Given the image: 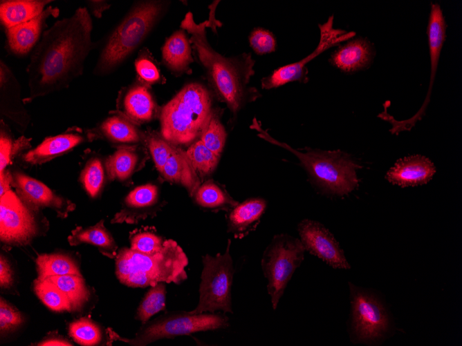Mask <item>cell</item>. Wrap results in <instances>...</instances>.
Instances as JSON below:
<instances>
[{"label": "cell", "instance_id": "21", "mask_svg": "<svg viewBox=\"0 0 462 346\" xmlns=\"http://www.w3.org/2000/svg\"><path fill=\"white\" fill-rule=\"evenodd\" d=\"M59 9L48 6L40 15L22 23L5 30L6 48L17 56H24L36 46L40 40L46 21L50 17H57Z\"/></svg>", "mask_w": 462, "mask_h": 346}, {"label": "cell", "instance_id": "18", "mask_svg": "<svg viewBox=\"0 0 462 346\" xmlns=\"http://www.w3.org/2000/svg\"><path fill=\"white\" fill-rule=\"evenodd\" d=\"M92 141L89 129L73 126L61 134L44 139L19 157L26 165H40L64 155L84 142Z\"/></svg>", "mask_w": 462, "mask_h": 346}, {"label": "cell", "instance_id": "31", "mask_svg": "<svg viewBox=\"0 0 462 346\" xmlns=\"http://www.w3.org/2000/svg\"><path fill=\"white\" fill-rule=\"evenodd\" d=\"M46 279L54 284L66 296L71 304L72 311H80L89 300L90 293L82 276H51Z\"/></svg>", "mask_w": 462, "mask_h": 346}, {"label": "cell", "instance_id": "11", "mask_svg": "<svg viewBox=\"0 0 462 346\" xmlns=\"http://www.w3.org/2000/svg\"><path fill=\"white\" fill-rule=\"evenodd\" d=\"M351 329L358 342H374L387 332L389 318L383 305L373 296L349 284Z\"/></svg>", "mask_w": 462, "mask_h": 346}, {"label": "cell", "instance_id": "23", "mask_svg": "<svg viewBox=\"0 0 462 346\" xmlns=\"http://www.w3.org/2000/svg\"><path fill=\"white\" fill-rule=\"evenodd\" d=\"M148 158L146 146L118 148L104 162L107 177L126 182L145 166Z\"/></svg>", "mask_w": 462, "mask_h": 346}, {"label": "cell", "instance_id": "35", "mask_svg": "<svg viewBox=\"0 0 462 346\" xmlns=\"http://www.w3.org/2000/svg\"><path fill=\"white\" fill-rule=\"evenodd\" d=\"M221 110L212 108L199 140L216 155L221 156L226 141V131L221 122Z\"/></svg>", "mask_w": 462, "mask_h": 346}, {"label": "cell", "instance_id": "33", "mask_svg": "<svg viewBox=\"0 0 462 346\" xmlns=\"http://www.w3.org/2000/svg\"><path fill=\"white\" fill-rule=\"evenodd\" d=\"M30 148V139L24 135L14 139L8 126L1 119L0 172L7 169L17 157H20Z\"/></svg>", "mask_w": 462, "mask_h": 346}, {"label": "cell", "instance_id": "8", "mask_svg": "<svg viewBox=\"0 0 462 346\" xmlns=\"http://www.w3.org/2000/svg\"><path fill=\"white\" fill-rule=\"evenodd\" d=\"M305 249L300 240L288 234L274 236L264 251L261 265L268 280L267 291L276 309L287 285L303 259Z\"/></svg>", "mask_w": 462, "mask_h": 346}, {"label": "cell", "instance_id": "16", "mask_svg": "<svg viewBox=\"0 0 462 346\" xmlns=\"http://www.w3.org/2000/svg\"><path fill=\"white\" fill-rule=\"evenodd\" d=\"M160 189L154 183H147L131 191L123 199L120 210L112 218V224H137L154 218L165 205Z\"/></svg>", "mask_w": 462, "mask_h": 346}, {"label": "cell", "instance_id": "45", "mask_svg": "<svg viewBox=\"0 0 462 346\" xmlns=\"http://www.w3.org/2000/svg\"><path fill=\"white\" fill-rule=\"evenodd\" d=\"M13 272L8 260L2 255L0 257V286L10 289L13 285Z\"/></svg>", "mask_w": 462, "mask_h": 346}, {"label": "cell", "instance_id": "22", "mask_svg": "<svg viewBox=\"0 0 462 346\" xmlns=\"http://www.w3.org/2000/svg\"><path fill=\"white\" fill-rule=\"evenodd\" d=\"M436 173V167L427 157L414 155L399 159L387 171L385 178L402 187L427 183Z\"/></svg>", "mask_w": 462, "mask_h": 346}, {"label": "cell", "instance_id": "30", "mask_svg": "<svg viewBox=\"0 0 462 346\" xmlns=\"http://www.w3.org/2000/svg\"><path fill=\"white\" fill-rule=\"evenodd\" d=\"M192 198L198 206L215 211H229L239 203L223 186L212 180L201 184Z\"/></svg>", "mask_w": 462, "mask_h": 346}, {"label": "cell", "instance_id": "27", "mask_svg": "<svg viewBox=\"0 0 462 346\" xmlns=\"http://www.w3.org/2000/svg\"><path fill=\"white\" fill-rule=\"evenodd\" d=\"M190 41L184 30L174 32L162 48V59L165 66L175 75L192 73L193 62Z\"/></svg>", "mask_w": 462, "mask_h": 346}, {"label": "cell", "instance_id": "2", "mask_svg": "<svg viewBox=\"0 0 462 346\" xmlns=\"http://www.w3.org/2000/svg\"><path fill=\"white\" fill-rule=\"evenodd\" d=\"M207 21L197 24L191 12L187 13L181 27L192 36L198 59L203 66L210 87L214 96L224 102L230 113V122H234L239 110L247 102L260 96L254 87H249L250 80L255 74V61L250 53H243L233 57H226L214 50L207 41L205 27Z\"/></svg>", "mask_w": 462, "mask_h": 346}, {"label": "cell", "instance_id": "39", "mask_svg": "<svg viewBox=\"0 0 462 346\" xmlns=\"http://www.w3.org/2000/svg\"><path fill=\"white\" fill-rule=\"evenodd\" d=\"M134 64L138 79L147 85L165 82V78L161 75L156 61L147 49L140 51Z\"/></svg>", "mask_w": 462, "mask_h": 346}, {"label": "cell", "instance_id": "12", "mask_svg": "<svg viewBox=\"0 0 462 346\" xmlns=\"http://www.w3.org/2000/svg\"><path fill=\"white\" fill-rule=\"evenodd\" d=\"M333 15L329 17L323 24H319L320 41L315 49L302 60L280 67L261 79L263 89H272L291 81L306 83L308 81V69L306 64L323 51L355 36V32H346L335 29L333 26Z\"/></svg>", "mask_w": 462, "mask_h": 346}, {"label": "cell", "instance_id": "6", "mask_svg": "<svg viewBox=\"0 0 462 346\" xmlns=\"http://www.w3.org/2000/svg\"><path fill=\"white\" fill-rule=\"evenodd\" d=\"M251 128L263 140L293 153L307 171L313 182L325 192L336 195L349 194L358 186L356 170L360 168L353 158L342 151L296 150L272 137L254 118Z\"/></svg>", "mask_w": 462, "mask_h": 346}, {"label": "cell", "instance_id": "5", "mask_svg": "<svg viewBox=\"0 0 462 346\" xmlns=\"http://www.w3.org/2000/svg\"><path fill=\"white\" fill-rule=\"evenodd\" d=\"M212 93L198 82L186 84L160 108V135L180 147L200 137L212 109Z\"/></svg>", "mask_w": 462, "mask_h": 346}, {"label": "cell", "instance_id": "32", "mask_svg": "<svg viewBox=\"0 0 462 346\" xmlns=\"http://www.w3.org/2000/svg\"><path fill=\"white\" fill-rule=\"evenodd\" d=\"M38 279L51 276L76 274L82 276L75 261L69 256L61 253H44L36 259Z\"/></svg>", "mask_w": 462, "mask_h": 346}, {"label": "cell", "instance_id": "38", "mask_svg": "<svg viewBox=\"0 0 462 346\" xmlns=\"http://www.w3.org/2000/svg\"><path fill=\"white\" fill-rule=\"evenodd\" d=\"M37 296L49 309L55 311H72L71 304L66 296L47 279L37 278L33 283Z\"/></svg>", "mask_w": 462, "mask_h": 346}, {"label": "cell", "instance_id": "48", "mask_svg": "<svg viewBox=\"0 0 462 346\" xmlns=\"http://www.w3.org/2000/svg\"><path fill=\"white\" fill-rule=\"evenodd\" d=\"M40 346H70L73 345L68 341L58 338H48L37 343Z\"/></svg>", "mask_w": 462, "mask_h": 346}, {"label": "cell", "instance_id": "25", "mask_svg": "<svg viewBox=\"0 0 462 346\" xmlns=\"http://www.w3.org/2000/svg\"><path fill=\"white\" fill-rule=\"evenodd\" d=\"M160 173L165 180L183 186L190 197L201 185V179L181 147L172 145L170 155Z\"/></svg>", "mask_w": 462, "mask_h": 346}, {"label": "cell", "instance_id": "29", "mask_svg": "<svg viewBox=\"0 0 462 346\" xmlns=\"http://www.w3.org/2000/svg\"><path fill=\"white\" fill-rule=\"evenodd\" d=\"M52 1L8 0L0 1V21L4 30L40 15Z\"/></svg>", "mask_w": 462, "mask_h": 346}, {"label": "cell", "instance_id": "19", "mask_svg": "<svg viewBox=\"0 0 462 346\" xmlns=\"http://www.w3.org/2000/svg\"><path fill=\"white\" fill-rule=\"evenodd\" d=\"M93 141L101 139L118 148L146 146V133L118 111L89 129Z\"/></svg>", "mask_w": 462, "mask_h": 346}, {"label": "cell", "instance_id": "24", "mask_svg": "<svg viewBox=\"0 0 462 346\" xmlns=\"http://www.w3.org/2000/svg\"><path fill=\"white\" fill-rule=\"evenodd\" d=\"M267 206L266 200L252 198L238 203L229 211L227 217L228 231L235 238H241L259 224Z\"/></svg>", "mask_w": 462, "mask_h": 346}, {"label": "cell", "instance_id": "28", "mask_svg": "<svg viewBox=\"0 0 462 346\" xmlns=\"http://www.w3.org/2000/svg\"><path fill=\"white\" fill-rule=\"evenodd\" d=\"M101 220L96 224L88 227H77L68 237L71 246L87 243L96 247L100 252L110 258H115L118 253V245L111 233Z\"/></svg>", "mask_w": 462, "mask_h": 346}, {"label": "cell", "instance_id": "36", "mask_svg": "<svg viewBox=\"0 0 462 346\" xmlns=\"http://www.w3.org/2000/svg\"><path fill=\"white\" fill-rule=\"evenodd\" d=\"M194 169L201 178L210 175L216 169L220 157L197 140L185 151Z\"/></svg>", "mask_w": 462, "mask_h": 346}, {"label": "cell", "instance_id": "34", "mask_svg": "<svg viewBox=\"0 0 462 346\" xmlns=\"http://www.w3.org/2000/svg\"><path fill=\"white\" fill-rule=\"evenodd\" d=\"M105 164L99 155H91L86 162L80 175V181L88 193L94 198L102 191L105 184Z\"/></svg>", "mask_w": 462, "mask_h": 346}, {"label": "cell", "instance_id": "1", "mask_svg": "<svg viewBox=\"0 0 462 346\" xmlns=\"http://www.w3.org/2000/svg\"><path fill=\"white\" fill-rule=\"evenodd\" d=\"M92 30L91 17L85 7L45 30L26 68L29 95L23 99L24 104L67 88L82 75L85 60L95 46Z\"/></svg>", "mask_w": 462, "mask_h": 346}, {"label": "cell", "instance_id": "46", "mask_svg": "<svg viewBox=\"0 0 462 346\" xmlns=\"http://www.w3.org/2000/svg\"><path fill=\"white\" fill-rule=\"evenodd\" d=\"M86 3L91 14L97 18L101 17L102 12L110 7L106 1H87Z\"/></svg>", "mask_w": 462, "mask_h": 346}, {"label": "cell", "instance_id": "3", "mask_svg": "<svg viewBox=\"0 0 462 346\" xmlns=\"http://www.w3.org/2000/svg\"><path fill=\"white\" fill-rule=\"evenodd\" d=\"M115 275L128 287H145L158 282L179 284L187 279L188 258L176 242L165 240L158 252L145 254L123 247L115 258Z\"/></svg>", "mask_w": 462, "mask_h": 346}, {"label": "cell", "instance_id": "14", "mask_svg": "<svg viewBox=\"0 0 462 346\" xmlns=\"http://www.w3.org/2000/svg\"><path fill=\"white\" fill-rule=\"evenodd\" d=\"M12 186L20 199L31 209L39 211L49 208L54 210L57 216L65 218L75 209L69 200L57 194L45 184L26 175L19 169L11 170Z\"/></svg>", "mask_w": 462, "mask_h": 346}, {"label": "cell", "instance_id": "41", "mask_svg": "<svg viewBox=\"0 0 462 346\" xmlns=\"http://www.w3.org/2000/svg\"><path fill=\"white\" fill-rule=\"evenodd\" d=\"M146 133V147L153 159L155 166L160 173L169 157L172 145L167 142L158 132L147 130Z\"/></svg>", "mask_w": 462, "mask_h": 346}, {"label": "cell", "instance_id": "13", "mask_svg": "<svg viewBox=\"0 0 462 346\" xmlns=\"http://www.w3.org/2000/svg\"><path fill=\"white\" fill-rule=\"evenodd\" d=\"M447 24L441 6L438 3H432L429 17L427 34L430 57V79L427 93L419 110L411 118L398 121L387 113H385L382 119L390 122L392 127L390 131L398 133L403 131L410 130L424 115L429 101L432 88L434 84L441 49L446 37Z\"/></svg>", "mask_w": 462, "mask_h": 346}, {"label": "cell", "instance_id": "4", "mask_svg": "<svg viewBox=\"0 0 462 346\" xmlns=\"http://www.w3.org/2000/svg\"><path fill=\"white\" fill-rule=\"evenodd\" d=\"M169 1H136L106 39L93 74L108 75L118 68L142 43L165 13Z\"/></svg>", "mask_w": 462, "mask_h": 346}, {"label": "cell", "instance_id": "15", "mask_svg": "<svg viewBox=\"0 0 462 346\" xmlns=\"http://www.w3.org/2000/svg\"><path fill=\"white\" fill-rule=\"evenodd\" d=\"M297 229L305 251L322 259L333 268H350L343 250L332 233L322 224L306 219L298 224Z\"/></svg>", "mask_w": 462, "mask_h": 346}, {"label": "cell", "instance_id": "44", "mask_svg": "<svg viewBox=\"0 0 462 346\" xmlns=\"http://www.w3.org/2000/svg\"><path fill=\"white\" fill-rule=\"evenodd\" d=\"M23 319L21 313L6 300H0V330L1 333L10 331L19 327Z\"/></svg>", "mask_w": 462, "mask_h": 346}, {"label": "cell", "instance_id": "37", "mask_svg": "<svg viewBox=\"0 0 462 346\" xmlns=\"http://www.w3.org/2000/svg\"><path fill=\"white\" fill-rule=\"evenodd\" d=\"M166 294L165 282H158L151 286L139 305L136 319L145 324L154 314L165 310Z\"/></svg>", "mask_w": 462, "mask_h": 346}, {"label": "cell", "instance_id": "42", "mask_svg": "<svg viewBox=\"0 0 462 346\" xmlns=\"http://www.w3.org/2000/svg\"><path fill=\"white\" fill-rule=\"evenodd\" d=\"M165 240L153 231L136 230L130 234V249L142 253H154L163 247Z\"/></svg>", "mask_w": 462, "mask_h": 346}, {"label": "cell", "instance_id": "43", "mask_svg": "<svg viewBox=\"0 0 462 346\" xmlns=\"http://www.w3.org/2000/svg\"><path fill=\"white\" fill-rule=\"evenodd\" d=\"M249 41L251 48L258 55L270 53L276 49L274 35L266 29H254L249 36Z\"/></svg>", "mask_w": 462, "mask_h": 346}, {"label": "cell", "instance_id": "10", "mask_svg": "<svg viewBox=\"0 0 462 346\" xmlns=\"http://www.w3.org/2000/svg\"><path fill=\"white\" fill-rule=\"evenodd\" d=\"M35 211L12 189L0 196V240L6 247L29 244L41 234Z\"/></svg>", "mask_w": 462, "mask_h": 346}, {"label": "cell", "instance_id": "40", "mask_svg": "<svg viewBox=\"0 0 462 346\" xmlns=\"http://www.w3.org/2000/svg\"><path fill=\"white\" fill-rule=\"evenodd\" d=\"M68 333L70 336L81 345H96L102 340V332L99 327L86 318L71 323L69 325Z\"/></svg>", "mask_w": 462, "mask_h": 346}, {"label": "cell", "instance_id": "47", "mask_svg": "<svg viewBox=\"0 0 462 346\" xmlns=\"http://www.w3.org/2000/svg\"><path fill=\"white\" fill-rule=\"evenodd\" d=\"M12 173L10 169L0 172V196L11 189Z\"/></svg>", "mask_w": 462, "mask_h": 346}, {"label": "cell", "instance_id": "20", "mask_svg": "<svg viewBox=\"0 0 462 346\" xmlns=\"http://www.w3.org/2000/svg\"><path fill=\"white\" fill-rule=\"evenodd\" d=\"M21 97V86L10 68L1 60L0 63V111L13 125L24 134L30 117L24 106Z\"/></svg>", "mask_w": 462, "mask_h": 346}, {"label": "cell", "instance_id": "9", "mask_svg": "<svg viewBox=\"0 0 462 346\" xmlns=\"http://www.w3.org/2000/svg\"><path fill=\"white\" fill-rule=\"evenodd\" d=\"M144 325L133 338L121 340L131 345H146L163 338L225 329L229 326V318L221 314H194L184 311H172Z\"/></svg>", "mask_w": 462, "mask_h": 346}, {"label": "cell", "instance_id": "26", "mask_svg": "<svg viewBox=\"0 0 462 346\" xmlns=\"http://www.w3.org/2000/svg\"><path fill=\"white\" fill-rule=\"evenodd\" d=\"M373 57L371 43L358 38L340 46L331 55L329 62L345 73H352L368 67Z\"/></svg>", "mask_w": 462, "mask_h": 346}, {"label": "cell", "instance_id": "7", "mask_svg": "<svg viewBox=\"0 0 462 346\" xmlns=\"http://www.w3.org/2000/svg\"><path fill=\"white\" fill-rule=\"evenodd\" d=\"M231 245L228 240L225 251L215 256H202L203 270L199 285V300L190 314L214 313L222 311L233 313L232 285L234 273L233 261L230 253Z\"/></svg>", "mask_w": 462, "mask_h": 346}, {"label": "cell", "instance_id": "17", "mask_svg": "<svg viewBox=\"0 0 462 346\" xmlns=\"http://www.w3.org/2000/svg\"><path fill=\"white\" fill-rule=\"evenodd\" d=\"M116 107L119 113L138 125L152 121L160 110L149 86L138 79L121 89Z\"/></svg>", "mask_w": 462, "mask_h": 346}]
</instances>
